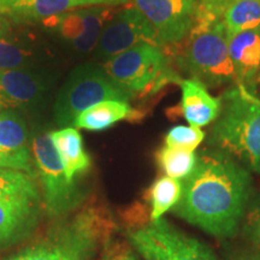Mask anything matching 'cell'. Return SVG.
<instances>
[{
	"label": "cell",
	"mask_w": 260,
	"mask_h": 260,
	"mask_svg": "<svg viewBox=\"0 0 260 260\" xmlns=\"http://www.w3.org/2000/svg\"><path fill=\"white\" fill-rule=\"evenodd\" d=\"M176 84L181 87V103L172 107V118L181 116L189 125L205 126L216 121L220 111V99L211 95L207 87L195 79H182L180 76Z\"/></svg>",
	"instance_id": "17"
},
{
	"label": "cell",
	"mask_w": 260,
	"mask_h": 260,
	"mask_svg": "<svg viewBox=\"0 0 260 260\" xmlns=\"http://www.w3.org/2000/svg\"><path fill=\"white\" fill-rule=\"evenodd\" d=\"M223 24L228 38L260 29V0H233L223 15Z\"/></svg>",
	"instance_id": "20"
},
{
	"label": "cell",
	"mask_w": 260,
	"mask_h": 260,
	"mask_svg": "<svg viewBox=\"0 0 260 260\" xmlns=\"http://www.w3.org/2000/svg\"><path fill=\"white\" fill-rule=\"evenodd\" d=\"M0 168L35 176L27 124L21 116L9 109L0 112Z\"/></svg>",
	"instance_id": "14"
},
{
	"label": "cell",
	"mask_w": 260,
	"mask_h": 260,
	"mask_svg": "<svg viewBox=\"0 0 260 260\" xmlns=\"http://www.w3.org/2000/svg\"><path fill=\"white\" fill-rule=\"evenodd\" d=\"M153 27L167 54L186 40L193 28L199 0H130Z\"/></svg>",
	"instance_id": "10"
},
{
	"label": "cell",
	"mask_w": 260,
	"mask_h": 260,
	"mask_svg": "<svg viewBox=\"0 0 260 260\" xmlns=\"http://www.w3.org/2000/svg\"><path fill=\"white\" fill-rule=\"evenodd\" d=\"M128 239L146 260H219L206 243L162 218L129 230Z\"/></svg>",
	"instance_id": "9"
},
{
	"label": "cell",
	"mask_w": 260,
	"mask_h": 260,
	"mask_svg": "<svg viewBox=\"0 0 260 260\" xmlns=\"http://www.w3.org/2000/svg\"><path fill=\"white\" fill-rule=\"evenodd\" d=\"M251 195V171L222 151L206 149L182 183L174 211L209 235L229 239L240 230Z\"/></svg>",
	"instance_id": "1"
},
{
	"label": "cell",
	"mask_w": 260,
	"mask_h": 260,
	"mask_svg": "<svg viewBox=\"0 0 260 260\" xmlns=\"http://www.w3.org/2000/svg\"><path fill=\"white\" fill-rule=\"evenodd\" d=\"M2 170H3V169H2V168H0V171H2Z\"/></svg>",
	"instance_id": "30"
},
{
	"label": "cell",
	"mask_w": 260,
	"mask_h": 260,
	"mask_svg": "<svg viewBox=\"0 0 260 260\" xmlns=\"http://www.w3.org/2000/svg\"><path fill=\"white\" fill-rule=\"evenodd\" d=\"M133 99L107 76L103 67L87 63L76 67L58 92L53 106L54 119L59 126L74 125L81 112L106 100Z\"/></svg>",
	"instance_id": "7"
},
{
	"label": "cell",
	"mask_w": 260,
	"mask_h": 260,
	"mask_svg": "<svg viewBox=\"0 0 260 260\" xmlns=\"http://www.w3.org/2000/svg\"><path fill=\"white\" fill-rule=\"evenodd\" d=\"M105 260H139L128 249H121V251H111Z\"/></svg>",
	"instance_id": "27"
},
{
	"label": "cell",
	"mask_w": 260,
	"mask_h": 260,
	"mask_svg": "<svg viewBox=\"0 0 260 260\" xmlns=\"http://www.w3.org/2000/svg\"><path fill=\"white\" fill-rule=\"evenodd\" d=\"M232 2H233V0H232Z\"/></svg>",
	"instance_id": "31"
},
{
	"label": "cell",
	"mask_w": 260,
	"mask_h": 260,
	"mask_svg": "<svg viewBox=\"0 0 260 260\" xmlns=\"http://www.w3.org/2000/svg\"><path fill=\"white\" fill-rule=\"evenodd\" d=\"M228 47L235 74V83L254 94L260 81V29L232 35Z\"/></svg>",
	"instance_id": "16"
},
{
	"label": "cell",
	"mask_w": 260,
	"mask_h": 260,
	"mask_svg": "<svg viewBox=\"0 0 260 260\" xmlns=\"http://www.w3.org/2000/svg\"><path fill=\"white\" fill-rule=\"evenodd\" d=\"M3 111V107L2 106H0V112H2Z\"/></svg>",
	"instance_id": "29"
},
{
	"label": "cell",
	"mask_w": 260,
	"mask_h": 260,
	"mask_svg": "<svg viewBox=\"0 0 260 260\" xmlns=\"http://www.w3.org/2000/svg\"><path fill=\"white\" fill-rule=\"evenodd\" d=\"M144 113L133 109L129 102L106 100L81 112L75 118L74 125L89 132H103L121 121L138 122Z\"/></svg>",
	"instance_id": "18"
},
{
	"label": "cell",
	"mask_w": 260,
	"mask_h": 260,
	"mask_svg": "<svg viewBox=\"0 0 260 260\" xmlns=\"http://www.w3.org/2000/svg\"><path fill=\"white\" fill-rule=\"evenodd\" d=\"M128 2H129V0H128Z\"/></svg>",
	"instance_id": "32"
},
{
	"label": "cell",
	"mask_w": 260,
	"mask_h": 260,
	"mask_svg": "<svg viewBox=\"0 0 260 260\" xmlns=\"http://www.w3.org/2000/svg\"><path fill=\"white\" fill-rule=\"evenodd\" d=\"M52 142L63 164L65 175L70 181H76L77 175L88 171L92 167V159L83 147V140L80 132L73 126H65L50 133Z\"/></svg>",
	"instance_id": "19"
},
{
	"label": "cell",
	"mask_w": 260,
	"mask_h": 260,
	"mask_svg": "<svg viewBox=\"0 0 260 260\" xmlns=\"http://www.w3.org/2000/svg\"><path fill=\"white\" fill-rule=\"evenodd\" d=\"M31 152L41 184L42 203L50 216L58 217L80 206L86 193L65 175L50 133H37Z\"/></svg>",
	"instance_id": "8"
},
{
	"label": "cell",
	"mask_w": 260,
	"mask_h": 260,
	"mask_svg": "<svg viewBox=\"0 0 260 260\" xmlns=\"http://www.w3.org/2000/svg\"><path fill=\"white\" fill-rule=\"evenodd\" d=\"M107 76L130 96L155 94L180 75L171 67L164 48L141 44L104 61Z\"/></svg>",
	"instance_id": "5"
},
{
	"label": "cell",
	"mask_w": 260,
	"mask_h": 260,
	"mask_svg": "<svg viewBox=\"0 0 260 260\" xmlns=\"http://www.w3.org/2000/svg\"><path fill=\"white\" fill-rule=\"evenodd\" d=\"M141 44L162 47L157 32L134 6L117 10L107 22L95 47L96 58L104 59L117 56Z\"/></svg>",
	"instance_id": "11"
},
{
	"label": "cell",
	"mask_w": 260,
	"mask_h": 260,
	"mask_svg": "<svg viewBox=\"0 0 260 260\" xmlns=\"http://www.w3.org/2000/svg\"><path fill=\"white\" fill-rule=\"evenodd\" d=\"M228 41L223 21H195L186 40L169 57H175L177 67L190 75V79L211 88L219 87L235 82Z\"/></svg>",
	"instance_id": "4"
},
{
	"label": "cell",
	"mask_w": 260,
	"mask_h": 260,
	"mask_svg": "<svg viewBox=\"0 0 260 260\" xmlns=\"http://www.w3.org/2000/svg\"><path fill=\"white\" fill-rule=\"evenodd\" d=\"M124 3L128 0H0V15L14 23H30L84 6H117Z\"/></svg>",
	"instance_id": "15"
},
{
	"label": "cell",
	"mask_w": 260,
	"mask_h": 260,
	"mask_svg": "<svg viewBox=\"0 0 260 260\" xmlns=\"http://www.w3.org/2000/svg\"><path fill=\"white\" fill-rule=\"evenodd\" d=\"M32 56L28 45L9 37L8 32L0 38V71L25 69Z\"/></svg>",
	"instance_id": "23"
},
{
	"label": "cell",
	"mask_w": 260,
	"mask_h": 260,
	"mask_svg": "<svg viewBox=\"0 0 260 260\" xmlns=\"http://www.w3.org/2000/svg\"><path fill=\"white\" fill-rule=\"evenodd\" d=\"M242 228L248 241L260 251V194L247 207Z\"/></svg>",
	"instance_id": "25"
},
{
	"label": "cell",
	"mask_w": 260,
	"mask_h": 260,
	"mask_svg": "<svg viewBox=\"0 0 260 260\" xmlns=\"http://www.w3.org/2000/svg\"><path fill=\"white\" fill-rule=\"evenodd\" d=\"M226 260H260V254L249 251H235L226 256Z\"/></svg>",
	"instance_id": "26"
},
{
	"label": "cell",
	"mask_w": 260,
	"mask_h": 260,
	"mask_svg": "<svg viewBox=\"0 0 260 260\" xmlns=\"http://www.w3.org/2000/svg\"><path fill=\"white\" fill-rule=\"evenodd\" d=\"M205 139V133L199 126L176 125L165 135V146L171 148L194 152Z\"/></svg>",
	"instance_id": "24"
},
{
	"label": "cell",
	"mask_w": 260,
	"mask_h": 260,
	"mask_svg": "<svg viewBox=\"0 0 260 260\" xmlns=\"http://www.w3.org/2000/svg\"><path fill=\"white\" fill-rule=\"evenodd\" d=\"M155 159L159 168L167 174L168 177L180 181L186 180L189 176L198 162V155L195 152L171 148L168 146H162L158 149Z\"/></svg>",
	"instance_id": "22"
},
{
	"label": "cell",
	"mask_w": 260,
	"mask_h": 260,
	"mask_svg": "<svg viewBox=\"0 0 260 260\" xmlns=\"http://www.w3.org/2000/svg\"><path fill=\"white\" fill-rule=\"evenodd\" d=\"M115 6H89L44 21L59 38L81 53L95 50L105 25L116 14Z\"/></svg>",
	"instance_id": "12"
},
{
	"label": "cell",
	"mask_w": 260,
	"mask_h": 260,
	"mask_svg": "<svg viewBox=\"0 0 260 260\" xmlns=\"http://www.w3.org/2000/svg\"><path fill=\"white\" fill-rule=\"evenodd\" d=\"M219 99L220 111L210 130V145L260 174V100L237 84Z\"/></svg>",
	"instance_id": "2"
},
{
	"label": "cell",
	"mask_w": 260,
	"mask_h": 260,
	"mask_svg": "<svg viewBox=\"0 0 260 260\" xmlns=\"http://www.w3.org/2000/svg\"><path fill=\"white\" fill-rule=\"evenodd\" d=\"M52 86L46 73L16 69L0 71V106L3 109H30L44 100Z\"/></svg>",
	"instance_id": "13"
},
{
	"label": "cell",
	"mask_w": 260,
	"mask_h": 260,
	"mask_svg": "<svg viewBox=\"0 0 260 260\" xmlns=\"http://www.w3.org/2000/svg\"><path fill=\"white\" fill-rule=\"evenodd\" d=\"M9 31V21L0 15V38Z\"/></svg>",
	"instance_id": "28"
},
{
	"label": "cell",
	"mask_w": 260,
	"mask_h": 260,
	"mask_svg": "<svg viewBox=\"0 0 260 260\" xmlns=\"http://www.w3.org/2000/svg\"><path fill=\"white\" fill-rule=\"evenodd\" d=\"M113 226L105 209L87 207L8 260H90Z\"/></svg>",
	"instance_id": "3"
},
{
	"label": "cell",
	"mask_w": 260,
	"mask_h": 260,
	"mask_svg": "<svg viewBox=\"0 0 260 260\" xmlns=\"http://www.w3.org/2000/svg\"><path fill=\"white\" fill-rule=\"evenodd\" d=\"M181 197L182 182L180 180L162 176L154 181L148 190L151 222H157L169 210L174 209L181 200Z\"/></svg>",
	"instance_id": "21"
},
{
	"label": "cell",
	"mask_w": 260,
	"mask_h": 260,
	"mask_svg": "<svg viewBox=\"0 0 260 260\" xmlns=\"http://www.w3.org/2000/svg\"><path fill=\"white\" fill-rule=\"evenodd\" d=\"M41 216V193L35 176L0 171V251L34 232Z\"/></svg>",
	"instance_id": "6"
}]
</instances>
